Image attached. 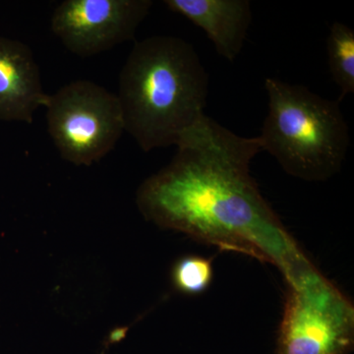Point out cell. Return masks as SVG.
<instances>
[{"mask_svg": "<svg viewBox=\"0 0 354 354\" xmlns=\"http://www.w3.org/2000/svg\"><path fill=\"white\" fill-rule=\"evenodd\" d=\"M48 131L64 160L91 165L108 155L125 131L118 95L92 81H74L48 95Z\"/></svg>", "mask_w": 354, "mask_h": 354, "instance_id": "5b68a950", "label": "cell"}, {"mask_svg": "<svg viewBox=\"0 0 354 354\" xmlns=\"http://www.w3.org/2000/svg\"><path fill=\"white\" fill-rule=\"evenodd\" d=\"M328 64L333 80L339 88V101L354 93V31L334 22L327 39Z\"/></svg>", "mask_w": 354, "mask_h": 354, "instance_id": "9c48e42d", "label": "cell"}, {"mask_svg": "<svg viewBox=\"0 0 354 354\" xmlns=\"http://www.w3.org/2000/svg\"><path fill=\"white\" fill-rule=\"evenodd\" d=\"M176 147L171 162L137 191L147 221L274 266L286 283L314 266L251 176L262 152L258 137L239 136L205 115Z\"/></svg>", "mask_w": 354, "mask_h": 354, "instance_id": "6da1fadb", "label": "cell"}, {"mask_svg": "<svg viewBox=\"0 0 354 354\" xmlns=\"http://www.w3.org/2000/svg\"><path fill=\"white\" fill-rule=\"evenodd\" d=\"M48 97L31 48L0 36V120L31 124Z\"/></svg>", "mask_w": 354, "mask_h": 354, "instance_id": "52a82bcc", "label": "cell"}, {"mask_svg": "<svg viewBox=\"0 0 354 354\" xmlns=\"http://www.w3.org/2000/svg\"><path fill=\"white\" fill-rule=\"evenodd\" d=\"M277 354H349L354 306L315 266L286 285Z\"/></svg>", "mask_w": 354, "mask_h": 354, "instance_id": "277c9868", "label": "cell"}, {"mask_svg": "<svg viewBox=\"0 0 354 354\" xmlns=\"http://www.w3.org/2000/svg\"><path fill=\"white\" fill-rule=\"evenodd\" d=\"M164 3L206 32L221 57L230 62L239 57L252 21L249 0H165Z\"/></svg>", "mask_w": 354, "mask_h": 354, "instance_id": "ba28073f", "label": "cell"}, {"mask_svg": "<svg viewBox=\"0 0 354 354\" xmlns=\"http://www.w3.org/2000/svg\"><path fill=\"white\" fill-rule=\"evenodd\" d=\"M209 75L194 46L174 36L137 41L120 74L125 131L144 152L176 146L204 118Z\"/></svg>", "mask_w": 354, "mask_h": 354, "instance_id": "7a4b0ae2", "label": "cell"}, {"mask_svg": "<svg viewBox=\"0 0 354 354\" xmlns=\"http://www.w3.org/2000/svg\"><path fill=\"white\" fill-rule=\"evenodd\" d=\"M265 88L269 111L258 136L262 151L302 180L325 181L341 171L351 143L341 102L274 78L266 79Z\"/></svg>", "mask_w": 354, "mask_h": 354, "instance_id": "3957f363", "label": "cell"}, {"mask_svg": "<svg viewBox=\"0 0 354 354\" xmlns=\"http://www.w3.org/2000/svg\"><path fill=\"white\" fill-rule=\"evenodd\" d=\"M174 290L188 297L206 292L213 283V259L201 255H185L176 261L171 268Z\"/></svg>", "mask_w": 354, "mask_h": 354, "instance_id": "30bf717a", "label": "cell"}, {"mask_svg": "<svg viewBox=\"0 0 354 354\" xmlns=\"http://www.w3.org/2000/svg\"><path fill=\"white\" fill-rule=\"evenodd\" d=\"M153 6L152 0H65L53 14L51 30L70 53L94 57L134 39Z\"/></svg>", "mask_w": 354, "mask_h": 354, "instance_id": "8992f818", "label": "cell"}]
</instances>
